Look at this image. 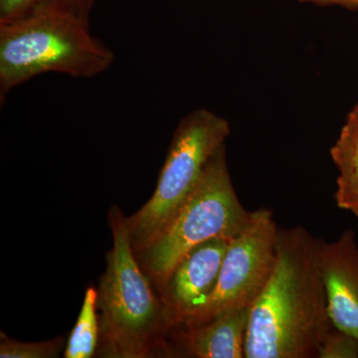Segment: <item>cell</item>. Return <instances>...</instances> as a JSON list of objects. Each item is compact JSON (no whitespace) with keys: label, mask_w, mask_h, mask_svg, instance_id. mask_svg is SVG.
<instances>
[{"label":"cell","mask_w":358,"mask_h":358,"mask_svg":"<svg viewBox=\"0 0 358 358\" xmlns=\"http://www.w3.org/2000/svg\"><path fill=\"white\" fill-rule=\"evenodd\" d=\"M319 240L301 226L280 229L274 270L250 312L246 358H317L334 327Z\"/></svg>","instance_id":"1"},{"label":"cell","mask_w":358,"mask_h":358,"mask_svg":"<svg viewBox=\"0 0 358 358\" xmlns=\"http://www.w3.org/2000/svg\"><path fill=\"white\" fill-rule=\"evenodd\" d=\"M90 18L45 7L0 22V100L41 75L91 79L110 69L115 54L90 27Z\"/></svg>","instance_id":"2"},{"label":"cell","mask_w":358,"mask_h":358,"mask_svg":"<svg viewBox=\"0 0 358 358\" xmlns=\"http://www.w3.org/2000/svg\"><path fill=\"white\" fill-rule=\"evenodd\" d=\"M110 226L113 247L96 301L100 336L109 357H147L155 338L171 326L164 301L155 296L136 260L127 218L117 206L110 210Z\"/></svg>","instance_id":"3"},{"label":"cell","mask_w":358,"mask_h":358,"mask_svg":"<svg viewBox=\"0 0 358 358\" xmlns=\"http://www.w3.org/2000/svg\"><path fill=\"white\" fill-rule=\"evenodd\" d=\"M250 217L251 212L242 205L233 185L224 145L209 160L166 227L141 250L143 270L162 289L176 264L190 250L213 238L233 239Z\"/></svg>","instance_id":"4"},{"label":"cell","mask_w":358,"mask_h":358,"mask_svg":"<svg viewBox=\"0 0 358 358\" xmlns=\"http://www.w3.org/2000/svg\"><path fill=\"white\" fill-rule=\"evenodd\" d=\"M230 134L228 120L206 108H197L180 120L154 194L127 218L136 253L166 227L196 185L209 160L226 145Z\"/></svg>","instance_id":"5"},{"label":"cell","mask_w":358,"mask_h":358,"mask_svg":"<svg viewBox=\"0 0 358 358\" xmlns=\"http://www.w3.org/2000/svg\"><path fill=\"white\" fill-rule=\"evenodd\" d=\"M279 232L272 210L251 212L249 222L231 241L213 293L182 327L202 324L236 308H251L274 270Z\"/></svg>","instance_id":"6"},{"label":"cell","mask_w":358,"mask_h":358,"mask_svg":"<svg viewBox=\"0 0 358 358\" xmlns=\"http://www.w3.org/2000/svg\"><path fill=\"white\" fill-rule=\"evenodd\" d=\"M231 241L217 237L197 245L171 271L162 288L171 327L185 324L213 293Z\"/></svg>","instance_id":"7"},{"label":"cell","mask_w":358,"mask_h":358,"mask_svg":"<svg viewBox=\"0 0 358 358\" xmlns=\"http://www.w3.org/2000/svg\"><path fill=\"white\" fill-rule=\"evenodd\" d=\"M319 265L334 326L358 338V243L345 230L333 242L319 240Z\"/></svg>","instance_id":"8"},{"label":"cell","mask_w":358,"mask_h":358,"mask_svg":"<svg viewBox=\"0 0 358 358\" xmlns=\"http://www.w3.org/2000/svg\"><path fill=\"white\" fill-rule=\"evenodd\" d=\"M250 312L251 308H236L202 324L178 327L180 352L195 358H246Z\"/></svg>","instance_id":"9"},{"label":"cell","mask_w":358,"mask_h":358,"mask_svg":"<svg viewBox=\"0 0 358 358\" xmlns=\"http://www.w3.org/2000/svg\"><path fill=\"white\" fill-rule=\"evenodd\" d=\"M98 291L90 287L85 293L83 305L72 329L67 345L65 358H90L95 355L100 336V320L96 315Z\"/></svg>","instance_id":"10"},{"label":"cell","mask_w":358,"mask_h":358,"mask_svg":"<svg viewBox=\"0 0 358 358\" xmlns=\"http://www.w3.org/2000/svg\"><path fill=\"white\" fill-rule=\"evenodd\" d=\"M331 157L338 171L336 183L358 188V129L350 120L331 147Z\"/></svg>","instance_id":"11"},{"label":"cell","mask_w":358,"mask_h":358,"mask_svg":"<svg viewBox=\"0 0 358 358\" xmlns=\"http://www.w3.org/2000/svg\"><path fill=\"white\" fill-rule=\"evenodd\" d=\"M95 0H0V22L17 20L45 7L69 9L90 18Z\"/></svg>","instance_id":"12"},{"label":"cell","mask_w":358,"mask_h":358,"mask_svg":"<svg viewBox=\"0 0 358 358\" xmlns=\"http://www.w3.org/2000/svg\"><path fill=\"white\" fill-rule=\"evenodd\" d=\"M64 341L58 338L42 343H22L0 334V357L1 358H54L60 355Z\"/></svg>","instance_id":"13"},{"label":"cell","mask_w":358,"mask_h":358,"mask_svg":"<svg viewBox=\"0 0 358 358\" xmlns=\"http://www.w3.org/2000/svg\"><path fill=\"white\" fill-rule=\"evenodd\" d=\"M317 358H358V338L334 327L322 341Z\"/></svg>","instance_id":"14"},{"label":"cell","mask_w":358,"mask_h":358,"mask_svg":"<svg viewBox=\"0 0 358 358\" xmlns=\"http://www.w3.org/2000/svg\"><path fill=\"white\" fill-rule=\"evenodd\" d=\"M336 205L343 210L352 212L358 218V188L336 183Z\"/></svg>","instance_id":"15"},{"label":"cell","mask_w":358,"mask_h":358,"mask_svg":"<svg viewBox=\"0 0 358 358\" xmlns=\"http://www.w3.org/2000/svg\"><path fill=\"white\" fill-rule=\"evenodd\" d=\"M301 3L315 4L322 6H343L346 8H358V0H296Z\"/></svg>","instance_id":"16"},{"label":"cell","mask_w":358,"mask_h":358,"mask_svg":"<svg viewBox=\"0 0 358 358\" xmlns=\"http://www.w3.org/2000/svg\"><path fill=\"white\" fill-rule=\"evenodd\" d=\"M348 119L350 120L355 124V127L358 129V103L353 108L352 112L348 115Z\"/></svg>","instance_id":"17"}]
</instances>
